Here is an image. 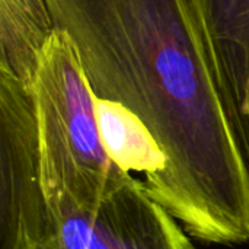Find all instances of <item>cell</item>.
<instances>
[{
	"mask_svg": "<svg viewBox=\"0 0 249 249\" xmlns=\"http://www.w3.org/2000/svg\"><path fill=\"white\" fill-rule=\"evenodd\" d=\"M47 3L93 95L130 109L166 159L150 197L200 241H249V169L188 0Z\"/></svg>",
	"mask_w": 249,
	"mask_h": 249,
	"instance_id": "1",
	"label": "cell"
},
{
	"mask_svg": "<svg viewBox=\"0 0 249 249\" xmlns=\"http://www.w3.org/2000/svg\"><path fill=\"white\" fill-rule=\"evenodd\" d=\"M34 98L41 184L50 212L95 209L134 178L109 159L95 95L69 36L58 28L41 51Z\"/></svg>",
	"mask_w": 249,
	"mask_h": 249,
	"instance_id": "2",
	"label": "cell"
},
{
	"mask_svg": "<svg viewBox=\"0 0 249 249\" xmlns=\"http://www.w3.org/2000/svg\"><path fill=\"white\" fill-rule=\"evenodd\" d=\"M48 213L34 88L0 69V249H35Z\"/></svg>",
	"mask_w": 249,
	"mask_h": 249,
	"instance_id": "3",
	"label": "cell"
},
{
	"mask_svg": "<svg viewBox=\"0 0 249 249\" xmlns=\"http://www.w3.org/2000/svg\"><path fill=\"white\" fill-rule=\"evenodd\" d=\"M48 214L35 249H194L175 217L136 178L95 209Z\"/></svg>",
	"mask_w": 249,
	"mask_h": 249,
	"instance_id": "4",
	"label": "cell"
},
{
	"mask_svg": "<svg viewBox=\"0 0 249 249\" xmlns=\"http://www.w3.org/2000/svg\"><path fill=\"white\" fill-rule=\"evenodd\" d=\"M249 169V0H188Z\"/></svg>",
	"mask_w": 249,
	"mask_h": 249,
	"instance_id": "5",
	"label": "cell"
},
{
	"mask_svg": "<svg viewBox=\"0 0 249 249\" xmlns=\"http://www.w3.org/2000/svg\"><path fill=\"white\" fill-rule=\"evenodd\" d=\"M95 114L101 140L109 159L128 174H144L143 184L152 194L166 171V159L149 130L118 102L95 96Z\"/></svg>",
	"mask_w": 249,
	"mask_h": 249,
	"instance_id": "6",
	"label": "cell"
},
{
	"mask_svg": "<svg viewBox=\"0 0 249 249\" xmlns=\"http://www.w3.org/2000/svg\"><path fill=\"white\" fill-rule=\"evenodd\" d=\"M54 29L47 0H0V69L34 86L41 51Z\"/></svg>",
	"mask_w": 249,
	"mask_h": 249,
	"instance_id": "7",
	"label": "cell"
}]
</instances>
